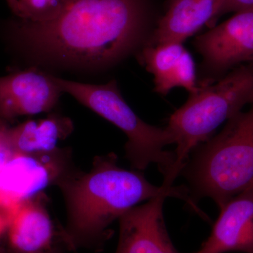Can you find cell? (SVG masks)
Segmentation results:
<instances>
[{
    "mask_svg": "<svg viewBox=\"0 0 253 253\" xmlns=\"http://www.w3.org/2000/svg\"><path fill=\"white\" fill-rule=\"evenodd\" d=\"M219 2L220 0H172L146 45L182 44L205 25L214 26Z\"/></svg>",
    "mask_w": 253,
    "mask_h": 253,
    "instance_id": "13",
    "label": "cell"
},
{
    "mask_svg": "<svg viewBox=\"0 0 253 253\" xmlns=\"http://www.w3.org/2000/svg\"><path fill=\"white\" fill-rule=\"evenodd\" d=\"M2 253H48L57 249L56 230L44 193L4 212Z\"/></svg>",
    "mask_w": 253,
    "mask_h": 253,
    "instance_id": "8",
    "label": "cell"
},
{
    "mask_svg": "<svg viewBox=\"0 0 253 253\" xmlns=\"http://www.w3.org/2000/svg\"><path fill=\"white\" fill-rule=\"evenodd\" d=\"M139 54L146 69L154 76L156 92L166 96L177 86L189 94L199 90L194 59L181 43L146 45Z\"/></svg>",
    "mask_w": 253,
    "mask_h": 253,
    "instance_id": "12",
    "label": "cell"
},
{
    "mask_svg": "<svg viewBox=\"0 0 253 253\" xmlns=\"http://www.w3.org/2000/svg\"><path fill=\"white\" fill-rule=\"evenodd\" d=\"M180 175L189 184L193 204L210 198L219 210L253 187V104L249 111L230 118L219 134L198 146Z\"/></svg>",
    "mask_w": 253,
    "mask_h": 253,
    "instance_id": "3",
    "label": "cell"
},
{
    "mask_svg": "<svg viewBox=\"0 0 253 253\" xmlns=\"http://www.w3.org/2000/svg\"><path fill=\"white\" fill-rule=\"evenodd\" d=\"M152 21L149 0H63L51 21L16 16L1 32L8 49L28 62L100 71L139 52L154 31Z\"/></svg>",
    "mask_w": 253,
    "mask_h": 253,
    "instance_id": "1",
    "label": "cell"
},
{
    "mask_svg": "<svg viewBox=\"0 0 253 253\" xmlns=\"http://www.w3.org/2000/svg\"><path fill=\"white\" fill-rule=\"evenodd\" d=\"M253 104V63L234 68L219 81L200 86L185 104L173 113L167 129L174 138L175 161L168 183L174 184L190 155L227 122Z\"/></svg>",
    "mask_w": 253,
    "mask_h": 253,
    "instance_id": "4",
    "label": "cell"
},
{
    "mask_svg": "<svg viewBox=\"0 0 253 253\" xmlns=\"http://www.w3.org/2000/svg\"><path fill=\"white\" fill-rule=\"evenodd\" d=\"M48 253H61V251H60L59 249H56L54 250V251H51V252Z\"/></svg>",
    "mask_w": 253,
    "mask_h": 253,
    "instance_id": "18",
    "label": "cell"
},
{
    "mask_svg": "<svg viewBox=\"0 0 253 253\" xmlns=\"http://www.w3.org/2000/svg\"><path fill=\"white\" fill-rule=\"evenodd\" d=\"M194 46L202 57L199 86L212 84L234 68L253 63V8L238 11L196 37Z\"/></svg>",
    "mask_w": 253,
    "mask_h": 253,
    "instance_id": "6",
    "label": "cell"
},
{
    "mask_svg": "<svg viewBox=\"0 0 253 253\" xmlns=\"http://www.w3.org/2000/svg\"><path fill=\"white\" fill-rule=\"evenodd\" d=\"M61 93L54 76L36 67L0 77V119L9 123L20 116L49 112Z\"/></svg>",
    "mask_w": 253,
    "mask_h": 253,
    "instance_id": "9",
    "label": "cell"
},
{
    "mask_svg": "<svg viewBox=\"0 0 253 253\" xmlns=\"http://www.w3.org/2000/svg\"><path fill=\"white\" fill-rule=\"evenodd\" d=\"M253 8V0H220L214 22L223 15Z\"/></svg>",
    "mask_w": 253,
    "mask_h": 253,
    "instance_id": "16",
    "label": "cell"
},
{
    "mask_svg": "<svg viewBox=\"0 0 253 253\" xmlns=\"http://www.w3.org/2000/svg\"><path fill=\"white\" fill-rule=\"evenodd\" d=\"M0 253H2V246H1V239H0Z\"/></svg>",
    "mask_w": 253,
    "mask_h": 253,
    "instance_id": "19",
    "label": "cell"
},
{
    "mask_svg": "<svg viewBox=\"0 0 253 253\" xmlns=\"http://www.w3.org/2000/svg\"><path fill=\"white\" fill-rule=\"evenodd\" d=\"M168 197H155L120 217L116 253H179L168 234L163 215V205Z\"/></svg>",
    "mask_w": 253,
    "mask_h": 253,
    "instance_id": "10",
    "label": "cell"
},
{
    "mask_svg": "<svg viewBox=\"0 0 253 253\" xmlns=\"http://www.w3.org/2000/svg\"><path fill=\"white\" fill-rule=\"evenodd\" d=\"M113 153L96 156L88 172L73 168L61 178L59 188L66 208V226L60 241L68 249L101 251L113 235L110 226L131 208L161 195L183 200L195 209L187 186H156L142 171L118 165Z\"/></svg>",
    "mask_w": 253,
    "mask_h": 253,
    "instance_id": "2",
    "label": "cell"
},
{
    "mask_svg": "<svg viewBox=\"0 0 253 253\" xmlns=\"http://www.w3.org/2000/svg\"><path fill=\"white\" fill-rule=\"evenodd\" d=\"M0 121H2V120L0 119Z\"/></svg>",
    "mask_w": 253,
    "mask_h": 253,
    "instance_id": "21",
    "label": "cell"
},
{
    "mask_svg": "<svg viewBox=\"0 0 253 253\" xmlns=\"http://www.w3.org/2000/svg\"><path fill=\"white\" fill-rule=\"evenodd\" d=\"M172 1V0H169V2H170V1Z\"/></svg>",
    "mask_w": 253,
    "mask_h": 253,
    "instance_id": "20",
    "label": "cell"
},
{
    "mask_svg": "<svg viewBox=\"0 0 253 253\" xmlns=\"http://www.w3.org/2000/svg\"><path fill=\"white\" fill-rule=\"evenodd\" d=\"M219 211L211 235L197 253H253V187L233 198Z\"/></svg>",
    "mask_w": 253,
    "mask_h": 253,
    "instance_id": "11",
    "label": "cell"
},
{
    "mask_svg": "<svg viewBox=\"0 0 253 253\" xmlns=\"http://www.w3.org/2000/svg\"><path fill=\"white\" fill-rule=\"evenodd\" d=\"M73 130L72 121L59 114L45 118L28 120L14 127L8 128V138L15 154L42 155L60 149L58 145Z\"/></svg>",
    "mask_w": 253,
    "mask_h": 253,
    "instance_id": "14",
    "label": "cell"
},
{
    "mask_svg": "<svg viewBox=\"0 0 253 253\" xmlns=\"http://www.w3.org/2000/svg\"><path fill=\"white\" fill-rule=\"evenodd\" d=\"M73 168L68 149L49 154H15L0 168V212H8L49 186H56Z\"/></svg>",
    "mask_w": 253,
    "mask_h": 253,
    "instance_id": "7",
    "label": "cell"
},
{
    "mask_svg": "<svg viewBox=\"0 0 253 253\" xmlns=\"http://www.w3.org/2000/svg\"><path fill=\"white\" fill-rule=\"evenodd\" d=\"M13 12H16L18 9V0H6Z\"/></svg>",
    "mask_w": 253,
    "mask_h": 253,
    "instance_id": "17",
    "label": "cell"
},
{
    "mask_svg": "<svg viewBox=\"0 0 253 253\" xmlns=\"http://www.w3.org/2000/svg\"><path fill=\"white\" fill-rule=\"evenodd\" d=\"M54 80L63 92L71 95L125 133L127 137L126 156L133 169L143 172L155 163L164 177L163 181L169 179L175 154L164 149L174 144V138L166 126L159 127L142 121L123 99L117 82L93 84L55 76Z\"/></svg>",
    "mask_w": 253,
    "mask_h": 253,
    "instance_id": "5",
    "label": "cell"
},
{
    "mask_svg": "<svg viewBox=\"0 0 253 253\" xmlns=\"http://www.w3.org/2000/svg\"><path fill=\"white\" fill-rule=\"evenodd\" d=\"M63 4V0H18L16 16L33 22H46L59 14Z\"/></svg>",
    "mask_w": 253,
    "mask_h": 253,
    "instance_id": "15",
    "label": "cell"
}]
</instances>
